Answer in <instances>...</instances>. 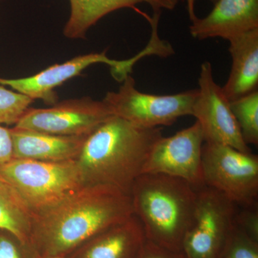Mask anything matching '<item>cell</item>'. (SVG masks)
<instances>
[{"label":"cell","instance_id":"cell-2","mask_svg":"<svg viewBox=\"0 0 258 258\" xmlns=\"http://www.w3.org/2000/svg\"><path fill=\"white\" fill-rule=\"evenodd\" d=\"M161 130L138 126L116 115L98 125L75 160L83 186H108L130 195Z\"/></svg>","mask_w":258,"mask_h":258},{"label":"cell","instance_id":"cell-23","mask_svg":"<svg viewBox=\"0 0 258 258\" xmlns=\"http://www.w3.org/2000/svg\"><path fill=\"white\" fill-rule=\"evenodd\" d=\"M136 258H186V257L181 251L173 250L147 239Z\"/></svg>","mask_w":258,"mask_h":258},{"label":"cell","instance_id":"cell-14","mask_svg":"<svg viewBox=\"0 0 258 258\" xmlns=\"http://www.w3.org/2000/svg\"><path fill=\"white\" fill-rule=\"evenodd\" d=\"M10 131L14 159L48 163L76 160L88 136L55 135L15 126Z\"/></svg>","mask_w":258,"mask_h":258},{"label":"cell","instance_id":"cell-20","mask_svg":"<svg viewBox=\"0 0 258 258\" xmlns=\"http://www.w3.org/2000/svg\"><path fill=\"white\" fill-rule=\"evenodd\" d=\"M220 258H258V241L234 223Z\"/></svg>","mask_w":258,"mask_h":258},{"label":"cell","instance_id":"cell-19","mask_svg":"<svg viewBox=\"0 0 258 258\" xmlns=\"http://www.w3.org/2000/svg\"><path fill=\"white\" fill-rule=\"evenodd\" d=\"M34 100L0 85V125H15Z\"/></svg>","mask_w":258,"mask_h":258},{"label":"cell","instance_id":"cell-22","mask_svg":"<svg viewBox=\"0 0 258 258\" xmlns=\"http://www.w3.org/2000/svg\"><path fill=\"white\" fill-rule=\"evenodd\" d=\"M234 223L251 238L258 241V210L257 206L238 207Z\"/></svg>","mask_w":258,"mask_h":258},{"label":"cell","instance_id":"cell-18","mask_svg":"<svg viewBox=\"0 0 258 258\" xmlns=\"http://www.w3.org/2000/svg\"><path fill=\"white\" fill-rule=\"evenodd\" d=\"M231 110L240 127L244 142L258 144V91L230 101Z\"/></svg>","mask_w":258,"mask_h":258},{"label":"cell","instance_id":"cell-16","mask_svg":"<svg viewBox=\"0 0 258 258\" xmlns=\"http://www.w3.org/2000/svg\"><path fill=\"white\" fill-rule=\"evenodd\" d=\"M70 15L64 25L63 35L70 39L86 38L89 29L101 19L123 8L147 3L154 12L173 10L179 0H69Z\"/></svg>","mask_w":258,"mask_h":258},{"label":"cell","instance_id":"cell-11","mask_svg":"<svg viewBox=\"0 0 258 258\" xmlns=\"http://www.w3.org/2000/svg\"><path fill=\"white\" fill-rule=\"evenodd\" d=\"M205 143L198 121L154 144L142 174H164L184 179L198 188L204 184L202 153Z\"/></svg>","mask_w":258,"mask_h":258},{"label":"cell","instance_id":"cell-5","mask_svg":"<svg viewBox=\"0 0 258 258\" xmlns=\"http://www.w3.org/2000/svg\"><path fill=\"white\" fill-rule=\"evenodd\" d=\"M204 184L238 207L257 206L258 157L224 144L205 142L202 153Z\"/></svg>","mask_w":258,"mask_h":258},{"label":"cell","instance_id":"cell-27","mask_svg":"<svg viewBox=\"0 0 258 258\" xmlns=\"http://www.w3.org/2000/svg\"><path fill=\"white\" fill-rule=\"evenodd\" d=\"M39 258H66V257H57V256H50V257H40Z\"/></svg>","mask_w":258,"mask_h":258},{"label":"cell","instance_id":"cell-10","mask_svg":"<svg viewBox=\"0 0 258 258\" xmlns=\"http://www.w3.org/2000/svg\"><path fill=\"white\" fill-rule=\"evenodd\" d=\"M198 83V96L191 115L201 127L205 142L224 144L240 152H252L242 138L231 110L230 101L214 80L210 62L201 64Z\"/></svg>","mask_w":258,"mask_h":258},{"label":"cell","instance_id":"cell-9","mask_svg":"<svg viewBox=\"0 0 258 258\" xmlns=\"http://www.w3.org/2000/svg\"><path fill=\"white\" fill-rule=\"evenodd\" d=\"M114 115L103 101L91 97L73 98L49 108H29L16 128L60 136H86Z\"/></svg>","mask_w":258,"mask_h":258},{"label":"cell","instance_id":"cell-7","mask_svg":"<svg viewBox=\"0 0 258 258\" xmlns=\"http://www.w3.org/2000/svg\"><path fill=\"white\" fill-rule=\"evenodd\" d=\"M238 206L217 190H197L191 224L183 240L186 258H220L234 225Z\"/></svg>","mask_w":258,"mask_h":258},{"label":"cell","instance_id":"cell-15","mask_svg":"<svg viewBox=\"0 0 258 258\" xmlns=\"http://www.w3.org/2000/svg\"><path fill=\"white\" fill-rule=\"evenodd\" d=\"M232 67L222 88L230 101L257 90L258 29L229 39Z\"/></svg>","mask_w":258,"mask_h":258},{"label":"cell","instance_id":"cell-8","mask_svg":"<svg viewBox=\"0 0 258 258\" xmlns=\"http://www.w3.org/2000/svg\"><path fill=\"white\" fill-rule=\"evenodd\" d=\"M147 55H151L150 50L148 47H145L132 58L124 60L109 58L107 56L106 50L93 52L77 56L62 63L52 64L29 77L14 79L0 78V85L9 86L13 91L30 97L34 101L41 100L49 106H52L58 101V97L55 92V88L62 86L69 80L79 76L89 66L96 63L108 64L111 67L113 78L122 82L131 74L136 62Z\"/></svg>","mask_w":258,"mask_h":258},{"label":"cell","instance_id":"cell-6","mask_svg":"<svg viewBox=\"0 0 258 258\" xmlns=\"http://www.w3.org/2000/svg\"><path fill=\"white\" fill-rule=\"evenodd\" d=\"M117 91H109L103 101L116 116L143 128L169 126L180 117L191 115L198 89L173 95L149 94L136 88L135 80L128 75Z\"/></svg>","mask_w":258,"mask_h":258},{"label":"cell","instance_id":"cell-24","mask_svg":"<svg viewBox=\"0 0 258 258\" xmlns=\"http://www.w3.org/2000/svg\"><path fill=\"white\" fill-rule=\"evenodd\" d=\"M14 159V147L10 128L0 125V166Z\"/></svg>","mask_w":258,"mask_h":258},{"label":"cell","instance_id":"cell-28","mask_svg":"<svg viewBox=\"0 0 258 258\" xmlns=\"http://www.w3.org/2000/svg\"><path fill=\"white\" fill-rule=\"evenodd\" d=\"M0 1H2V0H0Z\"/></svg>","mask_w":258,"mask_h":258},{"label":"cell","instance_id":"cell-4","mask_svg":"<svg viewBox=\"0 0 258 258\" xmlns=\"http://www.w3.org/2000/svg\"><path fill=\"white\" fill-rule=\"evenodd\" d=\"M0 176L34 219L83 187L75 161L48 163L13 159L0 166Z\"/></svg>","mask_w":258,"mask_h":258},{"label":"cell","instance_id":"cell-26","mask_svg":"<svg viewBox=\"0 0 258 258\" xmlns=\"http://www.w3.org/2000/svg\"><path fill=\"white\" fill-rule=\"evenodd\" d=\"M152 30H157V31L158 32V29L157 28H152ZM171 55H173V53H174V49H173L172 46H171Z\"/></svg>","mask_w":258,"mask_h":258},{"label":"cell","instance_id":"cell-17","mask_svg":"<svg viewBox=\"0 0 258 258\" xmlns=\"http://www.w3.org/2000/svg\"><path fill=\"white\" fill-rule=\"evenodd\" d=\"M34 217L0 176V230L9 231L30 243Z\"/></svg>","mask_w":258,"mask_h":258},{"label":"cell","instance_id":"cell-3","mask_svg":"<svg viewBox=\"0 0 258 258\" xmlns=\"http://www.w3.org/2000/svg\"><path fill=\"white\" fill-rule=\"evenodd\" d=\"M197 188L184 179L164 174H142L130 196L134 215L143 226L147 240L181 251L192 220Z\"/></svg>","mask_w":258,"mask_h":258},{"label":"cell","instance_id":"cell-12","mask_svg":"<svg viewBox=\"0 0 258 258\" xmlns=\"http://www.w3.org/2000/svg\"><path fill=\"white\" fill-rule=\"evenodd\" d=\"M207 16H189V32L199 40L221 37L226 40L258 29V0H217Z\"/></svg>","mask_w":258,"mask_h":258},{"label":"cell","instance_id":"cell-25","mask_svg":"<svg viewBox=\"0 0 258 258\" xmlns=\"http://www.w3.org/2000/svg\"><path fill=\"white\" fill-rule=\"evenodd\" d=\"M210 1L212 3H213V4H215L217 0H210ZM186 6H187L188 13H189V15L195 13V5L196 0H186Z\"/></svg>","mask_w":258,"mask_h":258},{"label":"cell","instance_id":"cell-13","mask_svg":"<svg viewBox=\"0 0 258 258\" xmlns=\"http://www.w3.org/2000/svg\"><path fill=\"white\" fill-rule=\"evenodd\" d=\"M146 240L143 226L133 215L93 236L66 258H136Z\"/></svg>","mask_w":258,"mask_h":258},{"label":"cell","instance_id":"cell-1","mask_svg":"<svg viewBox=\"0 0 258 258\" xmlns=\"http://www.w3.org/2000/svg\"><path fill=\"white\" fill-rule=\"evenodd\" d=\"M133 215L130 195L108 186H83L35 217L30 243L40 257H66Z\"/></svg>","mask_w":258,"mask_h":258},{"label":"cell","instance_id":"cell-21","mask_svg":"<svg viewBox=\"0 0 258 258\" xmlns=\"http://www.w3.org/2000/svg\"><path fill=\"white\" fill-rule=\"evenodd\" d=\"M31 244L9 231L0 230V258H39Z\"/></svg>","mask_w":258,"mask_h":258}]
</instances>
